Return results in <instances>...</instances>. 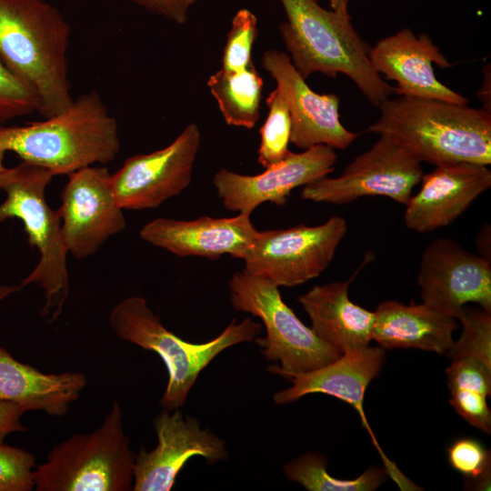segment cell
I'll list each match as a JSON object with an SVG mask.
<instances>
[{
	"instance_id": "cell-1",
	"label": "cell",
	"mask_w": 491,
	"mask_h": 491,
	"mask_svg": "<svg viewBox=\"0 0 491 491\" xmlns=\"http://www.w3.org/2000/svg\"><path fill=\"white\" fill-rule=\"evenodd\" d=\"M71 26L45 0H0V61L30 86L44 118L73 102L67 53Z\"/></svg>"
},
{
	"instance_id": "cell-2",
	"label": "cell",
	"mask_w": 491,
	"mask_h": 491,
	"mask_svg": "<svg viewBox=\"0 0 491 491\" xmlns=\"http://www.w3.org/2000/svg\"><path fill=\"white\" fill-rule=\"evenodd\" d=\"M378 108L366 131L389 135L421 163L491 164V113L483 108L403 95Z\"/></svg>"
},
{
	"instance_id": "cell-3",
	"label": "cell",
	"mask_w": 491,
	"mask_h": 491,
	"mask_svg": "<svg viewBox=\"0 0 491 491\" xmlns=\"http://www.w3.org/2000/svg\"><path fill=\"white\" fill-rule=\"evenodd\" d=\"M0 149L15 153L54 176L68 175L115 160L120 151L118 125L98 93L92 91L43 121L0 127Z\"/></svg>"
},
{
	"instance_id": "cell-4",
	"label": "cell",
	"mask_w": 491,
	"mask_h": 491,
	"mask_svg": "<svg viewBox=\"0 0 491 491\" xmlns=\"http://www.w3.org/2000/svg\"><path fill=\"white\" fill-rule=\"evenodd\" d=\"M279 1L286 15L280 35L304 79L314 73L328 77L343 74L376 107L395 94V87L374 69L371 47L355 29L350 15L326 10L318 0Z\"/></svg>"
},
{
	"instance_id": "cell-5",
	"label": "cell",
	"mask_w": 491,
	"mask_h": 491,
	"mask_svg": "<svg viewBox=\"0 0 491 491\" xmlns=\"http://www.w3.org/2000/svg\"><path fill=\"white\" fill-rule=\"evenodd\" d=\"M54 175L47 169L23 161L7 168L0 178L5 199L0 204V224L8 218L22 221L28 243L39 252L35 269L21 281L20 289L35 284L44 290L40 316L55 321L69 296L68 252L61 233L58 210L51 208L45 190Z\"/></svg>"
},
{
	"instance_id": "cell-6",
	"label": "cell",
	"mask_w": 491,
	"mask_h": 491,
	"mask_svg": "<svg viewBox=\"0 0 491 491\" xmlns=\"http://www.w3.org/2000/svg\"><path fill=\"white\" fill-rule=\"evenodd\" d=\"M108 322L118 338L161 357L168 381L160 405L171 411L184 405L201 371L217 355L234 345L253 341L262 331L258 322L247 317L240 323L233 320L210 341L191 343L167 330L146 300L138 296L126 297L115 305Z\"/></svg>"
},
{
	"instance_id": "cell-7",
	"label": "cell",
	"mask_w": 491,
	"mask_h": 491,
	"mask_svg": "<svg viewBox=\"0 0 491 491\" xmlns=\"http://www.w3.org/2000/svg\"><path fill=\"white\" fill-rule=\"evenodd\" d=\"M136 454L124 430L123 410L115 401L102 425L54 446L36 465V491H129Z\"/></svg>"
},
{
	"instance_id": "cell-8",
	"label": "cell",
	"mask_w": 491,
	"mask_h": 491,
	"mask_svg": "<svg viewBox=\"0 0 491 491\" xmlns=\"http://www.w3.org/2000/svg\"><path fill=\"white\" fill-rule=\"evenodd\" d=\"M232 306L260 318L266 336L256 338L266 360L279 365L270 372L286 378L313 371L342 353L320 339L283 301L278 286L242 270L229 280Z\"/></svg>"
},
{
	"instance_id": "cell-9",
	"label": "cell",
	"mask_w": 491,
	"mask_h": 491,
	"mask_svg": "<svg viewBox=\"0 0 491 491\" xmlns=\"http://www.w3.org/2000/svg\"><path fill=\"white\" fill-rule=\"evenodd\" d=\"M346 231L340 215L314 226L258 231L243 259V270L278 287L302 285L327 268Z\"/></svg>"
},
{
	"instance_id": "cell-10",
	"label": "cell",
	"mask_w": 491,
	"mask_h": 491,
	"mask_svg": "<svg viewBox=\"0 0 491 491\" xmlns=\"http://www.w3.org/2000/svg\"><path fill=\"white\" fill-rule=\"evenodd\" d=\"M356 156L337 177H321L304 186L301 197L344 205L363 196H386L406 205L421 181V162L386 135Z\"/></svg>"
},
{
	"instance_id": "cell-11",
	"label": "cell",
	"mask_w": 491,
	"mask_h": 491,
	"mask_svg": "<svg viewBox=\"0 0 491 491\" xmlns=\"http://www.w3.org/2000/svg\"><path fill=\"white\" fill-rule=\"evenodd\" d=\"M200 145V129L191 123L165 148L126 158L111 175L117 204L123 209H153L180 195L191 183Z\"/></svg>"
},
{
	"instance_id": "cell-12",
	"label": "cell",
	"mask_w": 491,
	"mask_h": 491,
	"mask_svg": "<svg viewBox=\"0 0 491 491\" xmlns=\"http://www.w3.org/2000/svg\"><path fill=\"white\" fill-rule=\"evenodd\" d=\"M111 174L104 165H91L68 175L57 209L61 233L68 254L76 259L95 255L113 235L126 226L117 204Z\"/></svg>"
},
{
	"instance_id": "cell-13",
	"label": "cell",
	"mask_w": 491,
	"mask_h": 491,
	"mask_svg": "<svg viewBox=\"0 0 491 491\" xmlns=\"http://www.w3.org/2000/svg\"><path fill=\"white\" fill-rule=\"evenodd\" d=\"M417 283L422 302L457 319L476 303L491 311V261L439 237L423 251Z\"/></svg>"
},
{
	"instance_id": "cell-14",
	"label": "cell",
	"mask_w": 491,
	"mask_h": 491,
	"mask_svg": "<svg viewBox=\"0 0 491 491\" xmlns=\"http://www.w3.org/2000/svg\"><path fill=\"white\" fill-rule=\"evenodd\" d=\"M336 161L334 148L317 145L301 153L289 151L281 162L256 175L222 168L215 172L213 184L227 210L250 215L266 202L284 205L293 189L326 176Z\"/></svg>"
},
{
	"instance_id": "cell-15",
	"label": "cell",
	"mask_w": 491,
	"mask_h": 491,
	"mask_svg": "<svg viewBox=\"0 0 491 491\" xmlns=\"http://www.w3.org/2000/svg\"><path fill=\"white\" fill-rule=\"evenodd\" d=\"M157 446H143L135 456L133 489L169 491L186 462L195 456L213 464L227 457L225 442L199 422L178 409L164 408L154 419Z\"/></svg>"
},
{
	"instance_id": "cell-16",
	"label": "cell",
	"mask_w": 491,
	"mask_h": 491,
	"mask_svg": "<svg viewBox=\"0 0 491 491\" xmlns=\"http://www.w3.org/2000/svg\"><path fill=\"white\" fill-rule=\"evenodd\" d=\"M261 63L287 103L292 145L304 150L317 145L345 149L356 139L358 134L347 130L340 122L339 96L313 91L288 55L269 49L264 53Z\"/></svg>"
},
{
	"instance_id": "cell-17",
	"label": "cell",
	"mask_w": 491,
	"mask_h": 491,
	"mask_svg": "<svg viewBox=\"0 0 491 491\" xmlns=\"http://www.w3.org/2000/svg\"><path fill=\"white\" fill-rule=\"evenodd\" d=\"M368 56L380 75L396 83L394 87L398 95L468 104L466 97L436 78L433 64L441 69L452 65L426 34L416 36L410 28H403L378 40Z\"/></svg>"
},
{
	"instance_id": "cell-18",
	"label": "cell",
	"mask_w": 491,
	"mask_h": 491,
	"mask_svg": "<svg viewBox=\"0 0 491 491\" xmlns=\"http://www.w3.org/2000/svg\"><path fill=\"white\" fill-rule=\"evenodd\" d=\"M385 360V349L381 346H367L343 353L337 359L327 365L289 377L288 380L292 386L276 393L274 401L276 404H287L306 395L320 393L335 396L349 404L358 412L363 425L371 435L389 476L396 482H399L404 476L382 453L364 410L366 391L371 381L379 375Z\"/></svg>"
},
{
	"instance_id": "cell-19",
	"label": "cell",
	"mask_w": 491,
	"mask_h": 491,
	"mask_svg": "<svg viewBox=\"0 0 491 491\" xmlns=\"http://www.w3.org/2000/svg\"><path fill=\"white\" fill-rule=\"evenodd\" d=\"M420 183L405 205L404 220L407 228L429 233L451 225L489 189L491 171L480 164L444 163L423 175Z\"/></svg>"
},
{
	"instance_id": "cell-20",
	"label": "cell",
	"mask_w": 491,
	"mask_h": 491,
	"mask_svg": "<svg viewBox=\"0 0 491 491\" xmlns=\"http://www.w3.org/2000/svg\"><path fill=\"white\" fill-rule=\"evenodd\" d=\"M258 230L250 215L235 217L202 216L184 221L159 217L140 230L141 238L179 256L217 259L223 255L244 259Z\"/></svg>"
},
{
	"instance_id": "cell-21",
	"label": "cell",
	"mask_w": 491,
	"mask_h": 491,
	"mask_svg": "<svg viewBox=\"0 0 491 491\" xmlns=\"http://www.w3.org/2000/svg\"><path fill=\"white\" fill-rule=\"evenodd\" d=\"M366 263L346 281L315 286L298 297L314 333L342 354L367 346L372 340L375 312L355 304L348 296L351 282Z\"/></svg>"
},
{
	"instance_id": "cell-22",
	"label": "cell",
	"mask_w": 491,
	"mask_h": 491,
	"mask_svg": "<svg viewBox=\"0 0 491 491\" xmlns=\"http://www.w3.org/2000/svg\"><path fill=\"white\" fill-rule=\"evenodd\" d=\"M86 384L81 372L45 374L17 361L0 346V401L15 403L25 412L37 410L63 416Z\"/></svg>"
},
{
	"instance_id": "cell-23",
	"label": "cell",
	"mask_w": 491,
	"mask_h": 491,
	"mask_svg": "<svg viewBox=\"0 0 491 491\" xmlns=\"http://www.w3.org/2000/svg\"><path fill=\"white\" fill-rule=\"evenodd\" d=\"M374 312L372 340L384 349L416 348L446 354L453 344L456 319L423 302L384 301Z\"/></svg>"
},
{
	"instance_id": "cell-24",
	"label": "cell",
	"mask_w": 491,
	"mask_h": 491,
	"mask_svg": "<svg viewBox=\"0 0 491 491\" xmlns=\"http://www.w3.org/2000/svg\"><path fill=\"white\" fill-rule=\"evenodd\" d=\"M207 86L228 125L247 129L256 126L260 116L264 81L254 63L236 72L221 68L209 76Z\"/></svg>"
},
{
	"instance_id": "cell-25",
	"label": "cell",
	"mask_w": 491,
	"mask_h": 491,
	"mask_svg": "<svg viewBox=\"0 0 491 491\" xmlns=\"http://www.w3.org/2000/svg\"><path fill=\"white\" fill-rule=\"evenodd\" d=\"M450 405L470 425L487 421L491 410V366L475 357H456L446 369Z\"/></svg>"
},
{
	"instance_id": "cell-26",
	"label": "cell",
	"mask_w": 491,
	"mask_h": 491,
	"mask_svg": "<svg viewBox=\"0 0 491 491\" xmlns=\"http://www.w3.org/2000/svg\"><path fill=\"white\" fill-rule=\"evenodd\" d=\"M326 461L319 454L307 453L285 466L288 479L309 491H373L389 476L386 468L370 466L355 479H338L329 475Z\"/></svg>"
},
{
	"instance_id": "cell-27",
	"label": "cell",
	"mask_w": 491,
	"mask_h": 491,
	"mask_svg": "<svg viewBox=\"0 0 491 491\" xmlns=\"http://www.w3.org/2000/svg\"><path fill=\"white\" fill-rule=\"evenodd\" d=\"M266 103L268 115L259 129L257 160L263 167L268 168L281 162L289 152L291 117L287 103L277 87L269 94Z\"/></svg>"
},
{
	"instance_id": "cell-28",
	"label": "cell",
	"mask_w": 491,
	"mask_h": 491,
	"mask_svg": "<svg viewBox=\"0 0 491 491\" xmlns=\"http://www.w3.org/2000/svg\"><path fill=\"white\" fill-rule=\"evenodd\" d=\"M457 319L463 330L460 337L453 341L447 356L475 357L491 366V311L466 305Z\"/></svg>"
},
{
	"instance_id": "cell-29",
	"label": "cell",
	"mask_w": 491,
	"mask_h": 491,
	"mask_svg": "<svg viewBox=\"0 0 491 491\" xmlns=\"http://www.w3.org/2000/svg\"><path fill=\"white\" fill-rule=\"evenodd\" d=\"M258 35L256 16L248 9H239L234 15L222 55V69L241 71L251 63L252 49Z\"/></svg>"
},
{
	"instance_id": "cell-30",
	"label": "cell",
	"mask_w": 491,
	"mask_h": 491,
	"mask_svg": "<svg viewBox=\"0 0 491 491\" xmlns=\"http://www.w3.org/2000/svg\"><path fill=\"white\" fill-rule=\"evenodd\" d=\"M450 466L467 479L474 480L475 489H489L490 453L476 439L462 437L447 448Z\"/></svg>"
},
{
	"instance_id": "cell-31",
	"label": "cell",
	"mask_w": 491,
	"mask_h": 491,
	"mask_svg": "<svg viewBox=\"0 0 491 491\" xmlns=\"http://www.w3.org/2000/svg\"><path fill=\"white\" fill-rule=\"evenodd\" d=\"M34 90L12 74L0 61V124L38 112Z\"/></svg>"
},
{
	"instance_id": "cell-32",
	"label": "cell",
	"mask_w": 491,
	"mask_h": 491,
	"mask_svg": "<svg viewBox=\"0 0 491 491\" xmlns=\"http://www.w3.org/2000/svg\"><path fill=\"white\" fill-rule=\"evenodd\" d=\"M33 454L21 448L0 444V491H30L35 487Z\"/></svg>"
},
{
	"instance_id": "cell-33",
	"label": "cell",
	"mask_w": 491,
	"mask_h": 491,
	"mask_svg": "<svg viewBox=\"0 0 491 491\" xmlns=\"http://www.w3.org/2000/svg\"><path fill=\"white\" fill-rule=\"evenodd\" d=\"M150 13L162 15L175 24L183 25L188 19L190 8L196 0H131Z\"/></svg>"
},
{
	"instance_id": "cell-34",
	"label": "cell",
	"mask_w": 491,
	"mask_h": 491,
	"mask_svg": "<svg viewBox=\"0 0 491 491\" xmlns=\"http://www.w3.org/2000/svg\"><path fill=\"white\" fill-rule=\"evenodd\" d=\"M24 412L25 410L15 403L0 401V444L4 443L7 435L26 430L21 423Z\"/></svg>"
},
{
	"instance_id": "cell-35",
	"label": "cell",
	"mask_w": 491,
	"mask_h": 491,
	"mask_svg": "<svg viewBox=\"0 0 491 491\" xmlns=\"http://www.w3.org/2000/svg\"><path fill=\"white\" fill-rule=\"evenodd\" d=\"M476 248L478 255L482 257L490 260L487 256H490V228L489 225H483L476 237Z\"/></svg>"
},
{
	"instance_id": "cell-36",
	"label": "cell",
	"mask_w": 491,
	"mask_h": 491,
	"mask_svg": "<svg viewBox=\"0 0 491 491\" xmlns=\"http://www.w3.org/2000/svg\"><path fill=\"white\" fill-rule=\"evenodd\" d=\"M484 73H485V77H484V81H483V84L480 87V89L478 90V99L481 100V102L483 103L484 105V107L483 109H485L486 111L491 113V110H490V68H489V65H488V68L487 66L484 69Z\"/></svg>"
},
{
	"instance_id": "cell-37",
	"label": "cell",
	"mask_w": 491,
	"mask_h": 491,
	"mask_svg": "<svg viewBox=\"0 0 491 491\" xmlns=\"http://www.w3.org/2000/svg\"><path fill=\"white\" fill-rule=\"evenodd\" d=\"M330 7L333 11L349 15L348 13V3L349 0H329Z\"/></svg>"
},
{
	"instance_id": "cell-38",
	"label": "cell",
	"mask_w": 491,
	"mask_h": 491,
	"mask_svg": "<svg viewBox=\"0 0 491 491\" xmlns=\"http://www.w3.org/2000/svg\"><path fill=\"white\" fill-rule=\"evenodd\" d=\"M20 290L18 286H3L0 285V300L5 298L9 295Z\"/></svg>"
},
{
	"instance_id": "cell-39",
	"label": "cell",
	"mask_w": 491,
	"mask_h": 491,
	"mask_svg": "<svg viewBox=\"0 0 491 491\" xmlns=\"http://www.w3.org/2000/svg\"><path fill=\"white\" fill-rule=\"evenodd\" d=\"M5 153H6L5 151L0 149V178L7 169L4 165V159H5Z\"/></svg>"
}]
</instances>
